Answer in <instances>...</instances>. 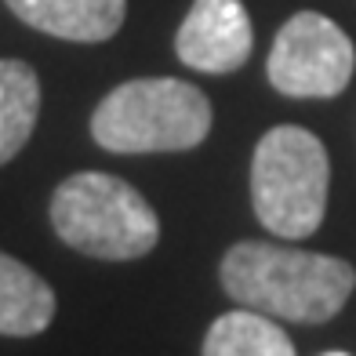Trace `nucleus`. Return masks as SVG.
<instances>
[{
  "label": "nucleus",
  "mask_w": 356,
  "mask_h": 356,
  "mask_svg": "<svg viewBox=\"0 0 356 356\" xmlns=\"http://www.w3.org/2000/svg\"><path fill=\"white\" fill-rule=\"evenodd\" d=\"M222 287L262 316L323 323L349 302L356 269L331 254L244 240L222 258Z\"/></svg>",
  "instance_id": "obj_1"
},
{
  "label": "nucleus",
  "mask_w": 356,
  "mask_h": 356,
  "mask_svg": "<svg viewBox=\"0 0 356 356\" xmlns=\"http://www.w3.org/2000/svg\"><path fill=\"white\" fill-rule=\"evenodd\" d=\"M211 131V102L175 76L127 80L109 91L91 117L95 142L109 153H182Z\"/></svg>",
  "instance_id": "obj_2"
},
{
  "label": "nucleus",
  "mask_w": 356,
  "mask_h": 356,
  "mask_svg": "<svg viewBox=\"0 0 356 356\" xmlns=\"http://www.w3.org/2000/svg\"><path fill=\"white\" fill-rule=\"evenodd\" d=\"M51 225L80 254L106 262H131L156 248L160 218L135 186L117 175H70L51 197Z\"/></svg>",
  "instance_id": "obj_3"
},
{
  "label": "nucleus",
  "mask_w": 356,
  "mask_h": 356,
  "mask_svg": "<svg viewBox=\"0 0 356 356\" xmlns=\"http://www.w3.org/2000/svg\"><path fill=\"white\" fill-rule=\"evenodd\" d=\"M331 160L323 142L295 124L269 127L251 156V204L258 222L284 240H305L327 211Z\"/></svg>",
  "instance_id": "obj_4"
},
{
  "label": "nucleus",
  "mask_w": 356,
  "mask_h": 356,
  "mask_svg": "<svg viewBox=\"0 0 356 356\" xmlns=\"http://www.w3.org/2000/svg\"><path fill=\"white\" fill-rule=\"evenodd\" d=\"M353 70V40L320 11L291 15L266 62L269 84L287 99H334L349 88Z\"/></svg>",
  "instance_id": "obj_5"
},
{
  "label": "nucleus",
  "mask_w": 356,
  "mask_h": 356,
  "mask_svg": "<svg viewBox=\"0 0 356 356\" xmlns=\"http://www.w3.org/2000/svg\"><path fill=\"white\" fill-rule=\"evenodd\" d=\"M254 29L240 0H197L178 26L175 51L189 70L233 73L251 58Z\"/></svg>",
  "instance_id": "obj_6"
},
{
  "label": "nucleus",
  "mask_w": 356,
  "mask_h": 356,
  "mask_svg": "<svg viewBox=\"0 0 356 356\" xmlns=\"http://www.w3.org/2000/svg\"><path fill=\"white\" fill-rule=\"evenodd\" d=\"M15 19L58 40L99 44L124 26L127 0H4Z\"/></svg>",
  "instance_id": "obj_7"
},
{
  "label": "nucleus",
  "mask_w": 356,
  "mask_h": 356,
  "mask_svg": "<svg viewBox=\"0 0 356 356\" xmlns=\"http://www.w3.org/2000/svg\"><path fill=\"white\" fill-rule=\"evenodd\" d=\"M55 320V291L40 273L0 251V334L33 338Z\"/></svg>",
  "instance_id": "obj_8"
},
{
  "label": "nucleus",
  "mask_w": 356,
  "mask_h": 356,
  "mask_svg": "<svg viewBox=\"0 0 356 356\" xmlns=\"http://www.w3.org/2000/svg\"><path fill=\"white\" fill-rule=\"evenodd\" d=\"M40 117V80L19 58H0V164L22 153Z\"/></svg>",
  "instance_id": "obj_9"
},
{
  "label": "nucleus",
  "mask_w": 356,
  "mask_h": 356,
  "mask_svg": "<svg viewBox=\"0 0 356 356\" xmlns=\"http://www.w3.org/2000/svg\"><path fill=\"white\" fill-rule=\"evenodd\" d=\"M204 356H295V346L269 316L233 309L211 323L204 338Z\"/></svg>",
  "instance_id": "obj_10"
},
{
  "label": "nucleus",
  "mask_w": 356,
  "mask_h": 356,
  "mask_svg": "<svg viewBox=\"0 0 356 356\" xmlns=\"http://www.w3.org/2000/svg\"><path fill=\"white\" fill-rule=\"evenodd\" d=\"M323 356H349V353H323Z\"/></svg>",
  "instance_id": "obj_11"
}]
</instances>
